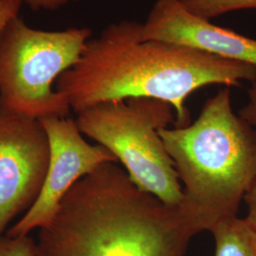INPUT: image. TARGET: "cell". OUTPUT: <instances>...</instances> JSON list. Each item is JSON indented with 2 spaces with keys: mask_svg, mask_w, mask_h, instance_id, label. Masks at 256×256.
I'll use <instances>...</instances> for the list:
<instances>
[{
  "mask_svg": "<svg viewBox=\"0 0 256 256\" xmlns=\"http://www.w3.org/2000/svg\"><path fill=\"white\" fill-rule=\"evenodd\" d=\"M142 23H112L90 38L79 61L62 74L55 88L75 113L108 102L151 98L174 108V126L190 124L186 101L212 84L238 86L252 82L256 66L200 50L144 40Z\"/></svg>",
  "mask_w": 256,
  "mask_h": 256,
  "instance_id": "1",
  "label": "cell"
},
{
  "mask_svg": "<svg viewBox=\"0 0 256 256\" xmlns=\"http://www.w3.org/2000/svg\"><path fill=\"white\" fill-rule=\"evenodd\" d=\"M198 234L178 207L138 188L116 162L75 183L39 230L34 256H186Z\"/></svg>",
  "mask_w": 256,
  "mask_h": 256,
  "instance_id": "2",
  "label": "cell"
},
{
  "mask_svg": "<svg viewBox=\"0 0 256 256\" xmlns=\"http://www.w3.org/2000/svg\"><path fill=\"white\" fill-rule=\"evenodd\" d=\"M160 135L182 186L180 210L196 232L238 216L256 180V129L234 113L230 88L209 98L194 122Z\"/></svg>",
  "mask_w": 256,
  "mask_h": 256,
  "instance_id": "3",
  "label": "cell"
},
{
  "mask_svg": "<svg viewBox=\"0 0 256 256\" xmlns=\"http://www.w3.org/2000/svg\"><path fill=\"white\" fill-rule=\"evenodd\" d=\"M92 36L90 28L46 30L10 19L0 32V106L34 119L66 117L72 108L55 84Z\"/></svg>",
  "mask_w": 256,
  "mask_h": 256,
  "instance_id": "4",
  "label": "cell"
},
{
  "mask_svg": "<svg viewBox=\"0 0 256 256\" xmlns=\"http://www.w3.org/2000/svg\"><path fill=\"white\" fill-rule=\"evenodd\" d=\"M76 122L84 136L106 148L131 180L171 207H180L182 186L160 130L176 122L166 102L132 98L82 110Z\"/></svg>",
  "mask_w": 256,
  "mask_h": 256,
  "instance_id": "5",
  "label": "cell"
},
{
  "mask_svg": "<svg viewBox=\"0 0 256 256\" xmlns=\"http://www.w3.org/2000/svg\"><path fill=\"white\" fill-rule=\"evenodd\" d=\"M50 140L40 120L0 106V238L40 194L50 162Z\"/></svg>",
  "mask_w": 256,
  "mask_h": 256,
  "instance_id": "6",
  "label": "cell"
},
{
  "mask_svg": "<svg viewBox=\"0 0 256 256\" xmlns=\"http://www.w3.org/2000/svg\"><path fill=\"white\" fill-rule=\"evenodd\" d=\"M40 122L46 130L50 148L46 178L32 206L6 232L8 236H27L32 230L46 226L75 183L101 165L118 162L106 148L90 144L75 120L50 117Z\"/></svg>",
  "mask_w": 256,
  "mask_h": 256,
  "instance_id": "7",
  "label": "cell"
},
{
  "mask_svg": "<svg viewBox=\"0 0 256 256\" xmlns=\"http://www.w3.org/2000/svg\"><path fill=\"white\" fill-rule=\"evenodd\" d=\"M142 36L256 66V40L192 16L180 0H158L142 23Z\"/></svg>",
  "mask_w": 256,
  "mask_h": 256,
  "instance_id": "8",
  "label": "cell"
},
{
  "mask_svg": "<svg viewBox=\"0 0 256 256\" xmlns=\"http://www.w3.org/2000/svg\"><path fill=\"white\" fill-rule=\"evenodd\" d=\"M210 234L214 239V256H256V230L245 218L224 220Z\"/></svg>",
  "mask_w": 256,
  "mask_h": 256,
  "instance_id": "9",
  "label": "cell"
},
{
  "mask_svg": "<svg viewBox=\"0 0 256 256\" xmlns=\"http://www.w3.org/2000/svg\"><path fill=\"white\" fill-rule=\"evenodd\" d=\"M180 2L192 16L207 20L234 10L256 9V0H180Z\"/></svg>",
  "mask_w": 256,
  "mask_h": 256,
  "instance_id": "10",
  "label": "cell"
},
{
  "mask_svg": "<svg viewBox=\"0 0 256 256\" xmlns=\"http://www.w3.org/2000/svg\"><path fill=\"white\" fill-rule=\"evenodd\" d=\"M0 256H34V240L27 236L0 238Z\"/></svg>",
  "mask_w": 256,
  "mask_h": 256,
  "instance_id": "11",
  "label": "cell"
},
{
  "mask_svg": "<svg viewBox=\"0 0 256 256\" xmlns=\"http://www.w3.org/2000/svg\"><path fill=\"white\" fill-rule=\"evenodd\" d=\"M238 115L256 129V78L248 90L247 104L239 110Z\"/></svg>",
  "mask_w": 256,
  "mask_h": 256,
  "instance_id": "12",
  "label": "cell"
},
{
  "mask_svg": "<svg viewBox=\"0 0 256 256\" xmlns=\"http://www.w3.org/2000/svg\"><path fill=\"white\" fill-rule=\"evenodd\" d=\"M22 0H0V32L10 19L19 16Z\"/></svg>",
  "mask_w": 256,
  "mask_h": 256,
  "instance_id": "13",
  "label": "cell"
},
{
  "mask_svg": "<svg viewBox=\"0 0 256 256\" xmlns=\"http://www.w3.org/2000/svg\"><path fill=\"white\" fill-rule=\"evenodd\" d=\"M78 0H22L23 3L34 10H56Z\"/></svg>",
  "mask_w": 256,
  "mask_h": 256,
  "instance_id": "14",
  "label": "cell"
},
{
  "mask_svg": "<svg viewBox=\"0 0 256 256\" xmlns=\"http://www.w3.org/2000/svg\"><path fill=\"white\" fill-rule=\"evenodd\" d=\"M244 202L246 203L248 209L247 216L245 218L256 230V180L246 194Z\"/></svg>",
  "mask_w": 256,
  "mask_h": 256,
  "instance_id": "15",
  "label": "cell"
}]
</instances>
